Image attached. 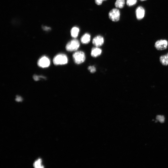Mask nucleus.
I'll use <instances>...</instances> for the list:
<instances>
[{
	"mask_svg": "<svg viewBox=\"0 0 168 168\" xmlns=\"http://www.w3.org/2000/svg\"><path fill=\"white\" fill-rule=\"evenodd\" d=\"M53 62L56 65L65 64L67 63L68 59L66 55L60 54L55 57Z\"/></svg>",
	"mask_w": 168,
	"mask_h": 168,
	"instance_id": "1",
	"label": "nucleus"
},
{
	"mask_svg": "<svg viewBox=\"0 0 168 168\" xmlns=\"http://www.w3.org/2000/svg\"><path fill=\"white\" fill-rule=\"evenodd\" d=\"M75 62L77 64L83 63L85 60L84 53L82 51H77L74 53L73 56Z\"/></svg>",
	"mask_w": 168,
	"mask_h": 168,
	"instance_id": "2",
	"label": "nucleus"
},
{
	"mask_svg": "<svg viewBox=\"0 0 168 168\" xmlns=\"http://www.w3.org/2000/svg\"><path fill=\"white\" fill-rule=\"evenodd\" d=\"M108 16L109 19L112 21L114 22H118L120 19V11L117 8H114L109 12Z\"/></svg>",
	"mask_w": 168,
	"mask_h": 168,
	"instance_id": "3",
	"label": "nucleus"
},
{
	"mask_svg": "<svg viewBox=\"0 0 168 168\" xmlns=\"http://www.w3.org/2000/svg\"><path fill=\"white\" fill-rule=\"evenodd\" d=\"M80 46V43L76 39L72 40L69 42L66 46V50L69 51H75L78 49Z\"/></svg>",
	"mask_w": 168,
	"mask_h": 168,
	"instance_id": "4",
	"label": "nucleus"
},
{
	"mask_svg": "<svg viewBox=\"0 0 168 168\" xmlns=\"http://www.w3.org/2000/svg\"><path fill=\"white\" fill-rule=\"evenodd\" d=\"M168 45V42L166 40H160L155 43L154 46L158 50L161 51L166 49Z\"/></svg>",
	"mask_w": 168,
	"mask_h": 168,
	"instance_id": "5",
	"label": "nucleus"
},
{
	"mask_svg": "<svg viewBox=\"0 0 168 168\" xmlns=\"http://www.w3.org/2000/svg\"><path fill=\"white\" fill-rule=\"evenodd\" d=\"M38 66L42 68H47L50 66V61L46 56H43L40 58L38 61Z\"/></svg>",
	"mask_w": 168,
	"mask_h": 168,
	"instance_id": "6",
	"label": "nucleus"
},
{
	"mask_svg": "<svg viewBox=\"0 0 168 168\" xmlns=\"http://www.w3.org/2000/svg\"><path fill=\"white\" fill-rule=\"evenodd\" d=\"M136 14L137 19L141 20L144 18L145 14V10L142 6L138 7L136 10Z\"/></svg>",
	"mask_w": 168,
	"mask_h": 168,
	"instance_id": "7",
	"label": "nucleus"
},
{
	"mask_svg": "<svg viewBox=\"0 0 168 168\" xmlns=\"http://www.w3.org/2000/svg\"><path fill=\"white\" fill-rule=\"evenodd\" d=\"M104 42V38L101 36H97L94 38L93 40V43L97 47H100L103 44Z\"/></svg>",
	"mask_w": 168,
	"mask_h": 168,
	"instance_id": "8",
	"label": "nucleus"
},
{
	"mask_svg": "<svg viewBox=\"0 0 168 168\" xmlns=\"http://www.w3.org/2000/svg\"><path fill=\"white\" fill-rule=\"evenodd\" d=\"M101 49L96 47L92 49L91 55L93 57H96L99 56L101 54Z\"/></svg>",
	"mask_w": 168,
	"mask_h": 168,
	"instance_id": "9",
	"label": "nucleus"
},
{
	"mask_svg": "<svg viewBox=\"0 0 168 168\" xmlns=\"http://www.w3.org/2000/svg\"><path fill=\"white\" fill-rule=\"evenodd\" d=\"M91 39V35L88 34L86 33L82 37L81 41L82 43L84 44H87L90 42Z\"/></svg>",
	"mask_w": 168,
	"mask_h": 168,
	"instance_id": "10",
	"label": "nucleus"
},
{
	"mask_svg": "<svg viewBox=\"0 0 168 168\" xmlns=\"http://www.w3.org/2000/svg\"><path fill=\"white\" fill-rule=\"evenodd\" d=\"M80 29L78 27H73L71 30V34L72 37L76 38L79 35L80 32Z\"/></svg>",
	"mask_w": 168,
	"mask_h": 168,
	"instance_id": "11",
	"label": "nucleus"
},
{
	"mask_svg": "<svg viewBox=\"0 0 168 168\" xmlns=\"http://www.w3.org/2000/svg\"><path fill=\"white\" fill-rule=\"evenodd\" d=\"M159 60L161 63L164 66L168 65V53L160 57Z\"/></svg>",
	"mask_w": 168,
	"mask_h": 168,
	"instance_id": "12",
	"label": "nucleus"
},
{
	"mask_svg": "<svg viewBox=\"0 0 168 168\" xmlns=\"http://www.w3.org/2000/svg\"><path fill=\"white\" fill-rule=\"evenodd\" d=\"M33 166L34 168H44V166L42 165V159L40 158L34 162Z\"/></svg>",
	"mask_w": 168,
	"mask_h": 168,
	"instance_id": "13",
	"label": "nucleus"
},
{
	"mask_svg": "<svg viewBox=\"0 0 168 168\" xmlns=\"http://www.w3.org/2000/svg\"><path fill=\"white\" fill-rule=\"evenodd\" d=\"M125 3V0H116L115 6L117 8L122 9L124 7Z\"/></svg>",
	"mask_w": 168,
	"mask_h": 168,
	"instance_id": "14",
	"label": "nucleus"
},
{
	"mask_svg": "<svg viewBox=\"0 0 168 168\" xmlns=\"http://www.w3.org/2000/svg\"><path fill=\"white\" fill-rule=\"evenodd\" d=\"M137 2V0H126V4L129 7L136 5Z\"/></svg>",
	"mask_w": 168,
	"mask_h": 168,
	"instance_id": "15",
	"label": "nucleus"
},
{
	"mask_svg": "<svg viewBox=\"0 0 168 168\" xmlns=\"http://www.w3.org/2000/svg\"><path fill=\"white\" fill-rule=\"evenodd\" d=\"M157 119L161 123L164 122L165 118L162 115H158L156 117Z\"/></svg>",
	"mask_w": 168,
	"mask_h": 168,
	"instance_id": "16",
	"label": "nucleus"
},
{
	"mask_svg": "<svg viewBox=\"0 0 168 168\" xmlns=\"http://www.w3.org/2000/svg\"><path fill=\"white\" fill-rule=\"evenodd\" d=\"M88 70L92 73H95L96 71V69L95 67L90 66L88 68Z\"/></svg>",
	"mask_w": 168,
	"mask_h": 168,
	"instance_id": "17",
	"label": "nucleus"
},
{
	"mask_svg": "<svg viewBox=\"0 0 168 168\" xmlns=\"http://www.w3.org/2000/svg\"><path fill=\"white\" fill-rule=\"evenodd\" d=\"M105 1H106V0H95V1L96 5H101L102 2Z\"/></svg>",
	"mask_w": 168,
	"mask_h": 168,
	"instance_id": "18",
	"label": "nucleus"
},
{
	"mask_svg": "<svg viewBox=\"0 0 168 168\" xmlns=\"http://www.w3.org/2000/svg\"><path fill=\"white\" fill-rule=\"evenodd\" d=\"M42 77L45 78V77L43 76H38V75H35L34 76V79L35 81H37L39 80L40 78Z\"/></svg>",
	"mask_w": 168,
	"mask_h": 168,
	"instance_id": "19",
	"label": "nucleus"
},
{
	"mask_svg": "<svg viewBox=\"0 0 168 168\" xmlns=\"http://www.w3.org/2000/svg\"><path fill=\"white\" fill-rule=\"evenodd\" d=\"M15 100L17 102H21L22 101L23 99L21 97L18 96L16 97Z\"/></svg>",
	"mask_w": 168,
	"mask_h": 168,
	"instance_id": "20",
	"label": "nucleus"
},
{
	"mask_svg": "<svg viewBox=\"0 0 168 168\" xmlns=\"http://www.w3.org/2000/svg\"><path fill=\"white\" fill-rule=\"evenodd\" d=\"M140 1H146V0H140Z\"/></svg>",
	"mask_w": 168,
	"mask_h": 168,
	"instance_id": "21",
	"label": "nucleus"
}]
</instances>
